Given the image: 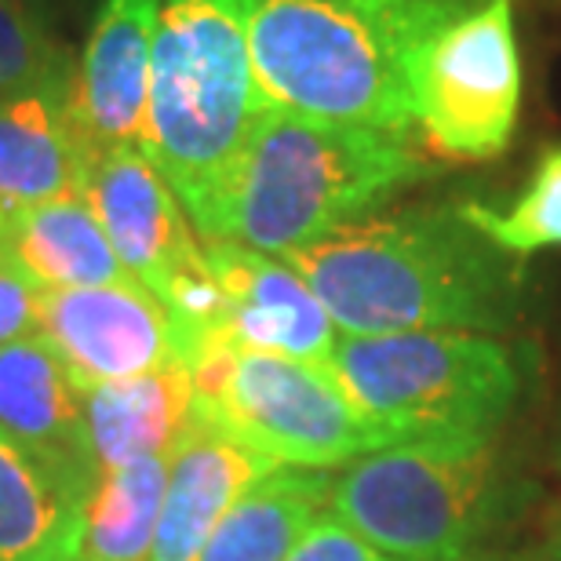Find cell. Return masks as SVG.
I'll return each instance as SVG.
<instances>
[{
	"label": "cell",
	"instance_id": "obj_11",
	"mask_svg": "<svg viewBox=\"0 0 561 561\" xmlns=\"http://www.w3.org/2000/svg\"><path fill=\"white\" fill-rule=\"evenodd\" d=\"M222 291V329L216 346H249L296 362L324 365L335 351V324L280 255L233 241H201Z\"/></svg>",
	"mask_w": 561,
	"mask_h": 561
},
{
	"label": "cell",
	"instance_id": "obj_8",
	"mask_svg": "<svg viewBox=\"0 0 561 561\" xmlns=\"http://www.w3.org/2000/svg\"><path fill=\"white\" fill-rule=\"evenodd\" d=\"M416 128L459 161L507 150L522 110V55L511 0H485L448 15L409 62Z\"/></svg>",
	"mask_w": 561,
	"mask_h": 561
},
{
	"label": "cell",
	"instance_id": "obj_10",
	"mask_svg": "<svg viewBox=\"0 0 561 561\" xmlns=\"http://www.w3.org/2000/svg\"><path fill=\"white\" fill-rule=\"evenodd\" d=\"M161 0H103L77 70L66 81V117L77 146H142L150 62Z\"/></svg>",
	"mask_w": 561,
	"mask_h": 561
},
{
	"label": "cell",
	"instance_id": "obj_3",
	"mask_svg": "<svg viewBox=\"0 0 561 561\" xmlns=\"http://www.w3.org/2000/svg\"><path fill=\"white\" fill-rule=\"evenodd\" d=\"M426 175L405 136L307 121L266 106L238 161L194 222L201 241H233L285 255L354 219Z\"/></svg>",
	"mask_w": 561,
	"mask_h": 561
},
{
	"label": "cell",
	"instance_id": "obj_9",
	"mask_svg": "<svg viewBox=\"0 0 561 561\" xmlns=\"http://www.w3.org/2000/svg\"><path fill=\"white\" fill-rule=\"evenodd\" d=\"M37 332L59 354L77 387L186 365L168 310L136 277L117 285L41 291Z\"/></svg>",
	"mask_w": 561,
	"mask_h": 561
},
{
	"label": "cell",
	"instance_id": "obj_1",
	"mask_svg": "<svg viewBox=\"0 0 561 561\" xmlns=\"http://www.w3.org/2000/svg\"><path fill=\"white\" fill-rule=\"evenodd\" d=\"M343 335L503 332L522 310V274L456 208L365 216L280 255Z\"/></svg>",
	"mask_w": 561,
	"mask_h": 561
},
{
	"label": "cell",
	"instance_id": "obj_20",
	"mask_svg": "<svg viewBox=\"0 0 561 561\" xmlns=\"http://www.w3.org/2000/svg\"><path fill=\"white\" fill-rule=\"evenodd\" d=\"M456 211L467 227H474L481 238L514 260L543 249H561V142H551L536 157L529 183L507 208L463 201Z\"/></svg>",
	"mask_w": 561,
	"mask_h": 561
},
{
	"label": "cell",
	"instance_id": "obj_25",
	"mask_svg": "<svg viewBox=\"0 0 561 561\" xmlns=\"http://www.w3.org/2000/svg\"><path fill=\"white\" fill-rule=\"evenodd\" d=\"M547 561H561V536L551 543V554H547Z\"/></svg>",
	"mask_w": 561,
	"mask_h": 561
},
{
	"label": "cell",
	"instance_id": "obj_2",
	"mask_svg": "<svg viewBox=\"0 0 561 561\" xmlns=\"http://www.w3.org/2000/svg\"><path fill=\"white\" fill-rule=\"evenodd\" d=\"M263 106L405 136L416 128L409 62L448 0H241Z\"/></svg>",
	"mask_w": 561,
	"mask_h": 561
},
{
	"label": "cell",
	"instance_id": "obj_14",
	"mask_svg": "<svg viewBox=\"0 0 561 561\" xmlns=\"http://www.w3.org/2000/svg\"><path fill=\"white\" fill-rule=\"evenodd\" d=\"M66 81L0 99V238L19 211L81 194V150L66 117Z\"/></svg>",
	"mask_w": 561,
	"mask_h": 561
},
{
	"label": "cell",
	"instance_id": "obj_22",
	"mask_svg": "<svg viewBox=\"0 0 561 561\" xmlns=\"http://www.w3.org/2000/svg\"><path fill=\"white\" fill-rule=\"evenodd\" d=\"M37 302H41L37 280L22 271V263L0 241V346L22 340V335L37 329Z\"/></svg>",
	"mask_w": 561,
	"mask_h": 561
},
{
	"label": "cell",
	"instance_id": "obj_5",
	"mask_svg": "<svg viewBox=\"0 0 561 561\" xmlns=\"http://www.w3.org/2000/svg\"><path fill=\"white\" fill-rule=\"evenodd\" d=\"M492 442H401L354 459L329 507L390 561H453L522 511Z\"/></svg>",
	"mask_w": 561,
	"mask_h": 561
},
{
	"label": "cell",
	"instance_id": "obj_7",
	"mask_svg": "<svg viewBox=\"0 0 561 561\" xmlns=\"http://www.w3.org/2000/svg\"><path fill=\"white\" fill-rule=\"evenodd\" d=\"M190 416L277 467H351L368 453L401 445L343 394L324 365L249 346H211L190 365Z\"/></svg>",
	"mask_w": 561,
	"mask_h": 561
},
{
	"label": "cell",
	"instance_id": "obj_18",
	"mask_svg": "<svg viewBox=\"0 0 561 561\" xmlns=\"http://www.w3.org/2000/svg\"><path fill=\"white\" fill-rule=\"evenodd\" d=\"M84 503L0 434V561H73Z\"/></svg>",
	"mask_w": 561,
	"mask_h": 561
},
{
	"label": "cell",
	"instance_id": "obj_12",
	"mask_svg": "<svg viewBox=\"0 0 561 561\" xmlns=\"http://www.w3.org/2000/svg\"><path fill=\"white\" fill-rule=\"evenodd\" d=\"M0 434L88 500L99 467L88 448L81 387L41 332L0 346Z\"/></svg>",
	"mask_w": 561,
	"mask_h": 561
},
{
	"label": "cell",
	"instance_id": "obj_21",
	"mask_svg": "<svg viewBox=\"0 0 561 561\" xmlns=\"http://www.w3.org/2000/svg\"><path fill=\"white\" fill-rule=\"evenodd\" d=\"M70 70L30 0H0V99L62 84Z\"/></svg>",
	"mask_w": 561,
	"mask_h": 561
},
{
	"label": "cell",
	"instance_id": "obj_15",
	"mask_svg": "<svg viewBox=\"0 0 561 561\" xmlns=\"http://www.w3.org/2000/svg\"><path fill=\"white\" fill-rule=\"evenodd\" d=\"M190 401L194 376L186 365L81 387L88 448L99 474L131 459L172 453L190 420Z\"/></svg>",
	"mask_w": 561,
	"mask_h": 561
},
{
	"label": "cell",
	"instance_id": "obj_16",
	"mask_svg": "<svg viewBox=\"0 0 561 561\" xmlns=\"http://www.w3.org/2000/svg\"><path fill=\"white\" fill-rule=\"evenodd\" d=\"M0 241L22 263V271L37 280L41 291L117 285L131 277L121 266L103 222L95 219L92 205L81 194L19 211Z\"/></svg>",
	"mask_w": 561,
	"mask_h": 561
},
{
	"label": "cell",
	"instance_id": "obj_27",
	"mask_svg": "<svg viewBox=\"0 0 561 561\" xmlns=\"http://www.w3.org/2000/svg\"><path fill=\"white\" fill-rule=\"evenodd\" d=\"M453 561H456V558H453Z\"/></svg>",
	"mask_w": 561,
	"mask_h": 561
},
{
	"label": "cell",
	"instance_id": "obj_13",
	"mask_svg": "<svg viewBox=\"0 0 561 561\" xmlns=\"http://www.w3.org/2000/svg\"><path fill=\"white\" fill-rule=\"evenodd\" d=\"M277 463L190 416L168 459V485L150 561H197L233 503Z\"/></svg>",
	"mask_w": 561,
	"mask_h": 561
},
{
	"label": "cell",
	"instance_id": "obj_6",
	"mask_svg": "<svg viewBox=\"0 0 561 561\" xmlns=\"http://www.w3.org/2000/svg\"><path fill=\"white\" fill-rule=\"evenodd\" d=\"M324 368L398 442H492L522 398L518 357L478 332L343 335Z\"/></svg>",
	"mask_w": 561,
	"mask_h": 561
},
{
	"label": "cell",
	"instance_id": "obj_26",
	"mask_svg": "<svg viewBox=\"0 0 561 561\" xmlns=\"http://www.w3.org/2000/svg\"><path fill=\"white\" fill-rule=\"evenodd\" d=\"M448 4H459V8H474V4H485V0H448Z\"/></svg>",
	"mask_w": 561,
	"mask_h": 561
},
{
	"label": "cell",
	"instance_id": "obj_4",
	"mask_svg": "<svg viewBox=\"0 0 561 561\" xmlns=\"http://www.w3.org/2000/svg\"><path fill=\"white\" fill-rule=\"evenodd\" d=\"M263 110L241 0H161L142 153L186 216L216 194Z\"/></svg>",
	"mask_w": 561,
	"mask_h": 561
},
{
	"label": "cell",
	"instance_id": "obj_23",
	"mask_svg": "<svg viewBox=\"0 0 561 561\" xmlns=\"http://www.w3.org/2000/svg\"><path fill=\"white\" fill-rule=\"evenodd\" d=\"M285 561H390L335 514H318Z\"/></svg>",
	"mask_w": 561,
	"mask_h": 561
},
{
	"label": "cell",
	"instance_id": "obj_24",
	"mask_svg": "<svg viewBox=\"0 0 561 561\" xmlns=\"http://www.w3.org/2000/svg\"><path fill=\"white\" fill-rule=\"evenodd\" d=\"M456 561H500V558H492V554H481V551H470V554L456 558Z\"/></svg>",
	"mask_w": 561,
	"mask_h": 561
},
{
	"label": "cell",
	"instance_id": "obj_19",
	"mask_svg": "<svg viewBox=\"0 0 561 561\" xmlns=\"http://www.w3.org/2000/svg\"><path fill=\"white\" fill-rule=\"evenodd\" d=\"M168 456L131 459L103 470L84 503L73 561H150L157 518H161Z\"/></svg>",
	"mask_w": 561,
	"mask_h": 561
},
{
	"label": "cell",
	"instance_id": "obj_17",
	"mask_svg": "<svg viewBox=\"0 0 561 561\" xmlns=\"http://www.w3.org/2000/svg\"><path fill=\"white\" fill-rule=\"evenodd\" d=\"M329 496L324 470L274 467L222 514L197 561H285Z\"/></svg>",
	"mask_w": 561,
	"mask_h": 561
}]
</instances>
